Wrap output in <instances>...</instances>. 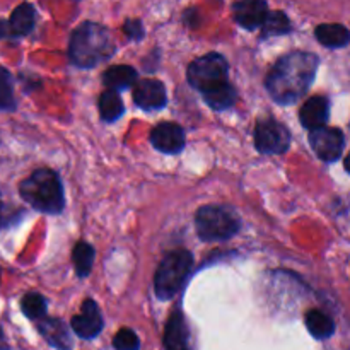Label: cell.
Wrapping results in <instances>:
<instances>
[{"instance_id":"cell-22","label":"cell","mask_w":350,"mask_h":350,"mask_svg":"<svg viewBox=\"0 0 350 350\" xmlns=\"http://www.w3.org/2000/svg\"><path fill=\"white\" fill-rule=\"evenodd\" d=\"M99 113L105 122H115L123 115V103L115 89H108L99 98Z\"/></svg>"},{"instance_id":"cell-15","label":"cell","mask_w":350,"mask_h":350,"mask_svg":"<svg viewBox=\"0 0 350 350\" xmlns=\"http://www.w3.org/2000/svg\"><path fill=\"white\" fill-rule=\"evenodd\" d=\"M164 347L166 350H188V330L180 311H174L167 320L164 330Z\"/></svg>"},{"instance_id":"cell-23","label":"cell","mask_w":350,"mask_h":350,"mask_svg":"<svg viewBox=\"0 0 350 350\" xmlns=\"http://www.w3.org/2000/svg\"><path fill=\"white\" fill-rule=\"evenodd\" d=\"M74 267L79 277H88L94 263V250L85 241H79L74 248Z\"/></svg>"},{"instance_id":"cell-17","label":"cell","mask_w":350,"mask_h":350,"mask_svg":"<svg viewBox=\"0 0 350 350\" xmlns=\"http://www.w3.org/2000/svg\"><path fill=\"white\" fill-rule=\"evenodd\" d=\"M314 36L327 48H344L350 43V31L342 24H320Z\"/></svg>"},{"instance_id":"cell-9","label":"cell","mask_w":350,"mask_h":350,"mask_svg":"<svg viewBox=\"0 0 350 350\" xmlns=\"http://www.w3.org/2000/svg\"><path fill=\"white\" fill-rule=\"evenodd\" d=\"M72 328L81 338H94L101 334L103 330V317L98 304L92 299L82 303L81 313L72 318Z\"/></svg>"},{"instance_id":"cell-14","label":"cell","mask_w":350,"mask_h":350,"mask_svg":"<svg viewBox=\"0 0 350 350\" xmlns=\"http://www.w3.org/2000/svg\"><path fill=\"white\" fill-rule=\"evenodd\" d=\"M38 330L43 335L44 340L50 345H53L58 350H70L72 349V338L68 335L67 327L58 318H44L38 323Z\"/></svg>"},{"instance_id":"cell-4","label":"cell","mask_w":350,"mask_h":350,"mask_svg":"<svg viewBox=\"0 0 350 350\" xmlns=\"http://www.w3.org/2000/svg\"><path fill=\"white\" fill-rule=\"evenodd\" d=\"M191 265H193V258L187 250H178V252L170 253L157 267L156 279H154L156 296L163 301L176 296L183 287L188 273H190Z\"/></svg>"},{"instance_id":"cell-26","label":"cell","mask_w":350,"mask_h":350,"mask_svg":"<svg viewBox=\"0 0 350 350\" xmlns=\"http://www.w3.org/2000/svg\"><path fill=\"white\" fill-rule=\"evenodd\" d=\"M113 347L116 350H139V337L132 330H129V328H123L113 338Z\"/></svg>"},{"instance_id":"cell-18","label":"cell","mask_w":350,"mask_h":350,"mask_svg":"<svg viewBox=\"0 0 350 350\" xmlns=\"http://www.w3.org/2000/svg\"><path fill=\"white\" fill-rule=\"evenodd\" d=\"M204 99L211 108L228 109L236 103V89L228 81H222L212 88L205 89Z\"/></svg>"},{"instance_id":"cell-1","label":"cell","mask_w":350,"mask_h":350,"mask_svg":"<svg viewBox=\"0 0 350 350\" xmlns=\"http://www.w3.org/2000/svg\"><path fill=\"white\" fill-rule=\"evenodd\" d=\"M317 55L293 51L280 58L267 75V91L279 105H293L303 98L318 70Z\"/></svg>"},{"instance_id":"cell-2","label":"cell","mask_w":350,"mask_h":350,"mask_svg":"<svg viewBox=\"0 0 350 350\" xmlns=\"http://www.w3.org/2000/svg\"><path fill=\"white\" fill-rule=\"evenodd\" d=\"M115 53V41L111 33L98 23L85 21L72 33L68 55L81 68H91L103 64Z\"/></svg>"},{"instance_id":"cell-7","label":"cell","mask_w":350,"mask_h":350,"mask_svg":"<svg viewBox=\"0 0 350 350\" xmlns=\"http://www.w3.org/2000/svg\"><path fill=\"white\" fill-rule=\"evenodd\" d=\"M291 133L275 120H262L255 126V146L263 154H282L289 149Z\"/></svg>"},{"instance_id":"cell-16","label":"cell","mask_w":350,"mask_h":350,"mask_svg":"<svg viewBox=\"0 0 350 350\" xmlns=\"http://www.w3.org/2000/svg\"><path fill=\"white\" fill-rule=\"evenodd\" d=\"M12 36H26L33 31L36 23V10L31 3H21L10 14V19L7 21Z\"/></svg>"},{"instance_id":"cell-5","label":"cell","mask_w":350,"mask_h":350,"mask_svg":"<svg viewBox=\"0 0 350 350\" xmlns=\"http://www.w3.org/2000/svg\"><path fill=\"white\" fill-rule=\"evenodd\" d=\"M198 236L205 241L229 239L239 231V221L231 208L224 205H205L195 217Z\"/></svg>"},{"instance_id":"cell-8","label":"cell","mask_w":350,"mask_h":350,"mask_svg":"<svg viewBox=\"0 0 350 350\" xmlns=\"http://www.w3.org/2000/svg\"><path fill=\"white\" fill-rule=\"evenodd\" d=\"M310 144L314 154L325 163H334L342 156L344 150V133L334 126H320L311 130Z\"/></svg>"},{"instance_id":"cell-29","label":"cell","mask_w":350,"mask_h":350,"mask_svg":"<svg viewBox=\"0 0 350 350\" xmlns=\"http://www.w3.org/2000/svg\"><path fill=\"white\" fill-rule=\"evenodd\" d=\"M0 350H9V345H7L5 337H3L2 330H0Z\"/></svg>"},{"instance_id":"cell-12","label":"cell","mask_w":350,"mask_h":350,"mask_svg":"<svg viewBox=\"0 0 350 350\" xmlns=\"http://www.w3.org/2000/svg\"><path fill=\"white\" fill-rule=\"evenodd\" d=\"M133 101L142 109H159L166 105V89L156 79L137 81L133 88Z\"/></svg>"},{"instance_id":"cell-3","label":"cell","mask_w":350,"mask_h":350,"mask_svg":"<svg viewBox=\"0 0 350 350\" xmlns=\"http://www.w3.org/2000/svg\"><path fill=\"white\" fill-rule=\"evenodd\" d=\"M21 197L36 211L60 214L65 207L60 178L51 170H38L21 183Z\"/></svg>"},{"instance_id":"cell-28","label":"cell","mask_w":350,"mask_h":350,"mask_svg":"<svg viewBox=\"0 0 350 350\" xmlns=\"http://www.w3.org/2000/svg\"><path fill=\"white\" fill-rule=\"evenodd\" d=\"M10 36H12V33H10L9 23H7V21H0V40H3V38H10Z\"/></svg>"},{"instance_id":"cell-11","label":"cell","mask_w":350,"mask_h":350,"mask_svg":"<svg viewBox=\"0 0 350 350\" xmlns=\"http://www.w3.org/2000/svg\"><path fill=\"white\" fill-rule=\"evenodd\" d=\"M150 142L157 150L164 154H176L187 144V137H185L183 129L176 123H161L150 133Z\"/></svg>"},{"instance_id":"cell-13","label":"cell","mask_w":350,"mask_h":350,"mask_svg":"<svg viewBox=\"0 0 350 350\" xmlns=\"http://www.w3.org/2000/svg\"><path fill=\"white\" fill-rule=\"evenodd\" d=\"M328 113H330V103L325 96H314V98L308 99L303 105L299 111V118L303 126L314 130L325 126L328 120Z\"/></svg>"},{"instance_id":"cell-25","label":"cell","mask_w":350,"mask_h":350,"mask_svg":"<svg viewBox=\"0 0 350 350\" xmlns=\"http://www.w3.org/2000/svg\"><path fill=\"white\" fill-rule=\"evenodd\" d=\"M16 106L12 75L7 68L0 67V111H10Z\"/></svg>"},{"instance_id":"cell-31","label":"cell","mask_w":350,"mask_h":350,"mask_svg":"<svg viewBox=\"0 0 350 350\" xmlns=\"http://www.w3.org/2000/svg\"><path fill=\"white\" fill-rule=\"evenodd\" d=\"M2 200H0V224H2Z\"/></svg>"},{"instance_id":"cell-6","label":"cell","mask_w":350,"mask_h":350,"mask_svg":"<svg viewBox=\"0 0 350 350\" xmlns=\"http://www.w3.org/2000/svg\"><path fill=\"white\" fill-rule=\"evenodd\" d=\"M228 70V60L221 53H207L188 65L187 77L195 89L204 92L205 89L226 81Z\"/></svg>"},{"instance_id":"cell-10","label":"cell","mask_w":350,"mask_h":350,"mask_svg":"<svg viewBox=\"0 0 350 350\" xmlns=\"http://www.w3.org/2000/svg\"><path fill=\"white\" fill-rule=\"evenodd\" d=\"M267 14H269V3H267V0H238L232 5L234 21L239 26L248 31L262 27Z\"/></svg>"},{"instance_id":"cell-20","label":"cell","mask_w":350,"mask_h":350,"mask_svg":"<svg viewBox=\"0 0 350 350\" xmlns=\"http://www.w3.org/2000/svg\"><path fill=\"white\" fill-rule=\"evenodd\" d=\"M293 29V24L291 19L287 17L286 12L282 10H272L267 14L265 21L262 24V38H272V36H280V34H287Z\"/></svg>"},{"instance_id":"cell-21","label":"cell","mask_w":350,"mask_h":350,"mask_svg":"<svg viewBox=\"0 0 350 350\" xmlns=\"http://www.w3.org/2000/svg\"><path fill=\"white\" fill-rule=\"evenodd\" d=\"M103 79H105L106 85H109V88L116 91V89L132 85L137 79V72L132 67H129V65H115V67H109L105 72Z\"/></svg>"},{"instance_id":"cell-30","label":"cell","mask_w":350,"mask_h":350,"mask_svg":"<svg viewBox=\"0 0 350 350\" xmlns=\"http://www.w3.org/2000/svg\"><path fill=\"white\" fill-rule=\"evenodd\" d=\"M345 170H347L349 171V173H350V152L347 154V157H345Z\"/></svg>"},{"instance_id":"cell-27","label":"cell","mask_w":350,"mask_h":350,"mask_svg":"<svg viewBox=\"0 0 350 350\" xmlns=\"http://www.w3.org/2000/svg\"><path fill=\"white\" fill-rule=\"evenodd\" d=\"M123 33L130 38V40H142L144 38V26L139 19H129L123 24Z\"/></svg>"},{"instance_id":"cell-19","label":"cell","mask_w":350,"mask_h":350,"mask_svg":"<svg viewBox=\"0 0 350 350\" xmlns=\"http://www.w3.org/2000/svg\"><path fill=\"white\" fill-rule=\"evenodd\" d=\"M306 327L310 334L318 340H325V338L332 337L335 332V323L327 313L320 310H311L306 314Z\"/></svg>"},{"instance_id":"cell-24","label":"cell","mask_w":350,"mask_h":350,"mask_svg":"<svg viewBox=\"0 0 350 350\" xmlns=\"http://www.w3.org/2000/svg\"><path fill=\"white\" fill-rule=\"evenodd\" d=\"M46 299L38 293L26 294L23 297V301H21V310L31 320H40V318H43L46 314Z\"/></svg>"}]
</instances>
